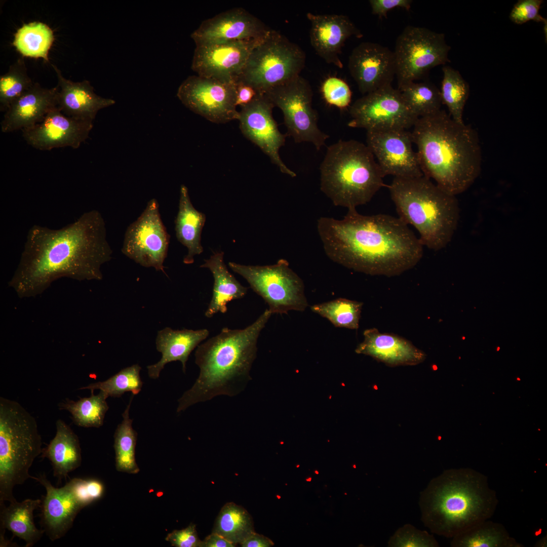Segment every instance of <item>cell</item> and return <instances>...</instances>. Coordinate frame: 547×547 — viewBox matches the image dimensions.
Returning <instances> with one entry per match:
<instances>
[{"instance_id":"1","label":"cell","mask_w":547,"mask_h":547,"mask_svg":"<svg viewBox=\"0 0 547 547\" xmlns=\"http://www.w3.org/2000/svg\"><path fill=\"white\" fill-rule=\"evenodd\" d=\"M101 213L93 210L60 229L32 226L8 285L20 298L35 297L63 278L101 280V266L112 258Z\"/></svg>"},{"instance_id":"2","label":"cell","mask_w":547,"mask_h":547,"mask_svg":"<svg viewBox=\"0 0 547 547\" xmlns=\"http://www.w3.org/2000/svg\"><path fill=\"white\" fill-rule=\"evenodd\" d=\"M317 229L327 256L347 268L371 276H399L421 260L423 246L399 217L363 215L348 209L341 220L322 217Z\"/></svg>"},{"instance_id":"3","label":"cell","mask_w":547,"mask_h":547,"mask_svg":"<svg viewBox=\"0 0 547 547\" xmlns=\"http://www.w3.org/2000/svg\"><path fill=\"white\" fill-rule=\"evenodd\" d=\"M411 131L423 175L447 192H464L479 175L482 152L476 131L445 110L418 118Z\"/></svg>"},{"instance_id":"4","label":"cell","mask_w":547,"mask_h":547,"mask_svg":"<svg viewBox=\"0 0 547 547\" xmlns=\"http://www.w3.org/2000/svg\"><path fill=\"white\" fill-rule=\"evenodd\" d=\"M272 314L268 309L242 329L223 328L217 335L199 345L195 363L199 375L192 387L178 400L177 412L220 395L233 397L251 380L250 371L257 354V343Z\"/></svg>"},{"instance_id":"5","label":"cell","mask_w":547,"mask_h":547,"mask_svg":"<svg viewBox=\"0 0 547 547\" xmlns=\"http://www.w3.org/2000/svg\"><path fill=\"white\" fill-rule=\"evenodd\" d=\"M498 503L488 477L469 467L444 471L429 482L419 502L424 525L448 538L489 520Z\"/></svg>"},{"instance_id":"6","label":"cell","mask_w":547,"mask_h":547,"mask_svg":"<svg viewBox=\"0 0 547 547\" xmlns=\"http://www.w3.org/2000/svg\"><path fill=\"white\" fill-rule=\"evenodd\" d=\"M387 187L399 218L415 228L423 247L435 251L445 248L458 223L459 208L456 196L423 175L394 177Z\"/></svg>"},{"instance_id":"7","label":"cell","mask_w":547,"mask_h":547,"mask_svg":"<svg viewBox=\"0 0 547 547\" xmlns=\"http://www.w3.org/2000/svg\"><path fill=\"white\" fill-rule=\"evenodd\" d=\"M320 188L336 206L356 207L369 202L386 186L367 145L355 140L330 145L320 167Z\"/></svg>"},{"instance_id":"8","label":"cell","mask_w":547,"mask_h":547,"mask_svg":"<svg viewBox=\"0 0 547 547\" xmlns=\"http://www.w3.org/2000/svg\"><path fill=\"white\" fill-rule=\"evenodd\" d=\"M35 418L19 403L0 398V505L16 500L14 487L32 479L29 470L42 452Z\"/></svg>"},{"instance_id":"9","label":"cell","mask_w":547,"mask_h":547,"mask_svg":"<svg viewBox=\"0 0 547 547\" xmlns=\"http://www.w3.org/2000/svg\"><path fill=\"white\" fill-rule=\"evenodd\" d=\"M303 50L279 32L270 29L253 48L236 82L265 94L300 75L305 63Z\"/></svg>"},{"instance_id":"10","label":"cell","mask_w":547,"mask_h":547,"mask_svg":"<svg viewBox=\"0 0 547 547\" xmlns=\"http://www.w3.org/2000/svg\"><path fill=\"white\" fill-rule=\"evenodd\" d=\"M232 271L243 277L268 305L272 314L303 311L308 306L301 278L284 259L269 265H245L229 262Z\"/></svg>"},{"instance_id":"11","label":"cell","mask_w":547,"mask_h":547,"mask_svg":"<svg viewBox=\"0 0 547 547\" xmlns=\"http://www.w3.org/2000/svg\"><path fill=\"white\" fill-rule=\"evenodd\" d=\"M450 49L444 34L425 27L406 26L397 37L393 51L398 89L449 62Z\"/></svg>"},{"instance_id":"12","label":"cell","mask_w":547,"mask_h":547,"mask_svg":"<svg viewBox=\"0 0 547 547\" xmlns=\"http://www.w3.org/2000/svg\"><path fill=\"white\" fill-rule=\"evenodd\" d=\"M265 94L282 111L287 133L296 143L309 142L317 150L325 145L329 136L318 126V113L312 106V91L306 79L299 75Z\"/></svg>"},{"instance_id":"13","label":"cell","mask_w":547,"mask_h":547,"mask_svg":"<svg viewBox=\"0 0 547 547\" xmlns=\"http://www.w3.org/2000/svg\"><path fill=\"white\" fill-rule=\"evenodd\" d=\"M349 127L367 131L406 130L418 119L408 108L400 90L392 85L365 94L350 106Z\"/></svg>"},{"instance_id":"14","label":"cell","mask_w":547,"mask_h":547,"mask_svg":"<svg viewBox=\"0 0 547 547\" xmlns=\"http://www.w3.org/2000/svg\"><path fill=\"white\" fill-rule=\"evenodd\" d=\"M169 243L170 235L162 221L159 203L152 199L127 227L122 252L136 263L165 274L164 263Z\"/></svg>"},{"instance_id":"15","label":"cell","mask_w":547,"mask_h":547,"mask_svg":"<svg viewBox=\"0 0 547 547\" xmlns=\"http://www.w3.org/2000/svg\"><path fill=\"white\" fill-rule=\"evenodd\" d=\"M177 96L187 108L212 123L238 120L236 82L190 75L180 85Z\"/></svg>"},{"instance_id":"16","label":"cell","mask_w":547,"mask_h":547,"mask_svg":"<svg viewBox=\"0 0 547 547\" xmlns=\"http://www.w3.org/2000/svg\"><path fill=\"white\" fill-rule=\"evenodd\" d=\"M274 107L265 94H258L251 102L241 107L238 120L240 128L245 137L266 154L282 173L294 177L296 173L286 166L279 154L286 135L279 131L273 118Z\"/></svg>"},{"instance_id":"17","label":"cell","mask_w":547,"mask_h":547,"mask_svg":"<svg viewBox=\"0 0 547 547\" xmlns=\"http://www.w3.org/2000/svg\"><path fill=\"white\" fill-rule=\"evenodd\" d=\"M366 143L384 177L407 178L423 175L417 152L413 149L411 132L367 131Z\"/></svg>"},{"instance_id":"18","label":"cell","mask_w":547,"mask_h":547,"mask_svg":"<svg viewBox=\"0 0 547 547\" xmlns=\"http://www.w3.org/2000/svg\"><path fill=\"white\" fill-rule=\"evenodd\" d=\"M263 37L196 46L191 69L201 76L236 82L251 51Z\"/></svg>"},{"instance_id":"19","label":"cell","mask_w":547,"mask_h":547,"mask_svg":"<svg viewBox=\"0 0 547 547\" xmlns=\"http://www.w3.org/2000/svg\"><path fill=\"white\" fill-rule=\"evenodd\" d=\"M242 8H236L206 19L191 34L196 46L260 39L270 30Z\"/></svg>"},{"instance_id":"20","label":"cell","mask_w":547,"mask_h":547,"mask_svg":"<svg viewBox=\"0 0 547 547\" xmlns=\"http://www.w3.org/2000/svg\"><path fill=\"white\" fill-rule=\"evenodd\" d=\"M93 126V122L65 115L56 106L41 122L22 131L26 142L38 150L64 147L75 149L87 139Z\"/></svg>"},{"instance_id":"21","label":"cell","mask_w":547,"mask_h":547,"mask_svg":"<svg viewBox=\"0 0 547 547\" xmlns=\"http://www.w3.org/2000/svg\"><path fill=\"white\" fill-rule=\"evenodd\" d=\"M348 68L359 91L365 95L391 85L396 75L393 51L372 42H362L353 49Z\"/></svg>"},{"instance_id":"22","label":"cell","mask_w":547,"mask_h":547,"mask_svg":"<svg viewBox=\"0 0 547 547\" xmlns=\"http://www.w3.org/2000/svg\"><path fill=\"white\" fill-rule=\"evenodd\" d=\"M310 23V44L317 53L327 63L343 67L339 55L349 37L362 34L346 16L337 14H306Z\"/></svg>"},{"instance_id":"23","label":"cell","mask_w":547,"mask_h":547,"mask_svg":"<svg viewBox=\"0 0 547 547\" xmlns=\"http://www.w3.org/2000/svg\"><path fill=\"white\" fill-rule=\"evenodd\" d=\"M32 479L44 486L46 490L40 505L43 529L52 541L60 539L71 528L77 514L83 508L67 483L62 487L56 488L45 474Z\"/></svg>"},{"instance_id":"24","label":"cell","mask_w":547,"mask_h":547,"mask_svg":"<svg viewBox=\"0 0 547 547\" xmlns=\"http://www.w3.org/2000/svg\"><path fill=\"white\" fill-rule=\"evenodd\" d=\"M364 340L355 351L371 357L390 367L415 366L422 363L426 355L408 340L392 333H381L375 328L365 330Z\"/></svg>"},{"instance_id":"25","label":"cell","mask_w":547,"mask_h":547,"mask_svg":"<svg viewBox=\"0 0 547 547\" xmlns=\"http://www.w3.org/2000/svg\"><path fill=\"white\" fill-rule=\"evenodd\" d=\"M57 87L47 89L38 83L15 100L5 111L1 122L4 133L31 128L41 122L57 106Z\"/></svg>"},{"instance_id":"26","label":"cell","mask_w":547,"mask_h":547,"mask_svg":"<svg viewBox=\"0 0 547 547\" xmlns=\"http://www.w3.org/2000/svg\"><path fill=\"white\" fill-rule=\"evenodd\" d=\"M51 65L58 79L57 107L65 115L93 122L99 110L115 103L113 99L97 95L88 81L72 82L65 79L56 65Z\"/></svg>"},{"instance_id":"27","label":"cell","mask_w":547,"mask_h":547,"mask_svg":"<svg viewBox=\"0 0 547 547\" xmlns=\"http://www.w3.org/2000/svg\"><path fill=\"white\" fill-rule=\"evenodd\" d=\"M209 334L206 329L174 330L166 327L158 331L155 345L157 350L162 354V358L157 363L147 367L149 377L158 378L167 363L177 361L181 363L182 371L185 373L190 354Z\"/></svg>"},{"instance_id":"28","label":"cell","mask_w":547,"mask_h":547,"mask_svg":"<svg viewBox=\"0 0 547 547\" xmlns=\"http://www.w3.org/2000/svg\"><path fill=\"white\" fill-rule=\"evenodd\" d=\"M56 434L48 446L42 449V457L51 462L54 477L59 480L79 467L82 461L79 438L61 419L56 421Z\"/></svg>"},{"instance_id":"29","label":"cell","mask_w":547,"mask_h":547,"mask_svg":"<svg viewBox=\"0 0 547 547\" xmlns=\"http://www.w3.org/2000/svg\"><path fill=\"white\" fill-rule=\"evenodd\" d=\"M223 252L214 253L200 267L208 268L214 278L213 294L205 315L211 318L214 315L227 311V303L244 297L247 288L242 285L228 271L223 259Z\"/></svg>"},{"instance_id":"30","label":"cell","mask_w":547,"mask_h":547,"mask_svg":"<svg viewBox=\"0 0 547 547\" xmlns=\"http://www.w3.org/2000/svg\"><path fill=\"white\" fill-rule=\"evenodd\" d=\"M206 219V215L192 205L187 187L181 185L175 228L177 240L187 249L183 260L186 264L193 263L194 256L203 252L201 240Z\"/></svg>"},{"instance_id":"31","label":"cell","mask_w":547,"mask_h":547,"mask_svg":"<svg viewBox=\"0 0 547 547\" xmlns=\"http://www.w3.org/2000/svg\"><path fill=\"white\" fill-rule=\"evenodd\" d=\"M42 500L26 499L21 502H10L1 506V530L6 529L14 535L23 539L25 546L34 545L42 537L45 531L38 529L33 520L34 511L40 507Z\"/></svg>"},{"instance_id":"32","label":"cell","mask_w":547,"mask_h":547,"mask_svg":"<svg viewBox=\"0 0 547 547\" xmlns=\"http://www.w3.org/2000/svg\"><path fill=\"white\" fill-rule=\"evenodd\" d=\"M453 547H521L501 524L487 520L452 538Z\"/></svg>"},{"instance_id":"33","label":"cell","mask_w":547,"mask_h":547,"mask_svg":"<svg viewBox=\"0 0 547 547\" xmlns=\"http://www.w3.org/2000/svg\"><path fill=\"white\" fill-rule=\"evenodd\" d=\"M54 41L53 31L48 25L34 21L17 30L12 44L23 57L41 58L49 62V51Z\"/></svg>"},{"instance_id":"34","label":"cell","mask_w":547,"mask_h":547,"mask_svg":"<svg viewBox=\"0 0 547 547\" xmlns=\"http://www.w3.org/2000/svg\"><path fill=\"white\" fill-rule=\"evenodd\" d=\"M254 531L252 518L249 513L242 506L230 502L221 508L212 532L236 545L240 544Z\"/></svg>"},{"instance_id":"35","label":"cell","mask_w":547,"mask_h":547,"mask_svg":"<svg viewBox=\"0 0 547 547\" xmlns=\"http://www.w3.org/2000/svg\"><path fill=\"white\" fill-rule=\"evenodd\" d=\"M134 395L122 414L123 419L114 435L115 467L118 471L137 474L140 470L135 460V447L137 434L132 427L133 420L129 417V410Z\"/></svg>"},{"instance_id":"36","label":"cell","mask_w":547,"mask_h":547,"mask_svg":"<svg viewBox=\"0 0 547 547\" xmlns=\"http://www.w3.org/2000/svg\"><path fill=\"white\" fill-rule=\"evenodd\" d=\"M443 73L440 91L442 104L449 110V114L455 122L463 124L464 107L468 99V83L457 70L449 66L442 68Z\"/></svg>"},{"instance_id":"37","label":"cell","mask_w":547,"mask_h":547,"mask_svg":"<svg viewBox=\"0 0 547 547\" xmlns=\"http://www.w3.org/2000/svg\"><path fill=\"white\" fill-rule=\"evenodd\" d=\"M398 90L408 108L418 118L441 109L440 91L429 82H412Z\"/></svg>"},{"instance_id":"38","label":"cell","mask_w":547,"mask_h":547,"mask_svg":"<svg viewBox=\"0 0 547 547\" xmlns=\"http://www.w3.org/2000/svg\"><path fill=\"white\" fill-rule=\"evenodd\" d=\"M108 397L102 391L96 395L91 392L89 397L82 398L77 401L67 400L59 407L71 413L74 423L78 426L99 427L102 425L109 408L106 401Z\"/></svg>"},{"instance_id":"39","label":"cell","mask_w":547,"mask_h":547,"mask_svg":"<svg viewBox=\"0 0 547 547\" xmlns=\"http://www.w3.org/2000/svg\"><path fill=\"white\" fill-rule=\"evenodd\" d=\"M363 305L361 302L339 298L314 304L310 309L336 327L357 330Z\"/></svg>"},{"instance_id":"40","label":"cell","mask_w":547,"mask_h":547,"mask_svg":"<svg viewBox=\"0 0 547 547\" xmlns=\"http://www.w3.org/2000/svg\"><path fill=\"white\" fill-rule=\"evenodd\" d=\"M141 367L135 364L122 369L104 381H98L81 387L80 389H89L94 392L99 389L108 397L119 398L125 392H130L137 395L141 390L142 381L140 376Z\"/></svg>"},{"instance_id":"41","label":"cell","mask_w":547,"mask_h":547,"mask_svg":"<svg viewBox=\"0 0 547 547\" xmlns=\"http://www.w3.org/2000/svg\"><path fill=\"white\" fill-rule=\"evenodd\" d=\"M28 76L23 57L12 64L0 77V109L6 111L10 104L33 84Z\"/></svg>"},{"instance_id":"42","label":"cell","mask_w":547,"mask_h":547,"mask_svg":"<svg viewBox=\"0 0 547 547\" xmlns=\"http://www.w3.org/2000/svg\"><path fill=\"white\" fill-rule=\"evenodd\" d=\"M390 547H437L439 543L433 536L411 524L399 528L388 541Z\"/></svg>"},{"instance_id":"43","label":"cell","mask_w":547,"mask_h":547,"mask_svg":"<svg viewBox=\"0 0 547 547\" xmlns=\"http://www.w3.org/2000/svg\"><path fill=\"white\" fill-rule=\"evenodd\" d=\"M72 494L83 508L100 499L104 492V486L97 479L74 478L67 482Z\"/></svg>"},{"instance_id":"44","label":"cell","mask_w":547,"mask_h":547,"mask_svg":"<svg viewBox=\"0 0 547 547\" xmlns=\"http://www.w3.org/2000/svg\"><path fill=\"white\" fill-rule=\"evenodd\" d=\"M322 93L326 102L340 109L348 107L352 93L347 84L341 79L330 77L323 83Z\"/></svg>"},{"instance_id":"45","label":"cell","mask_w":547,"mask_h":547,"mask_svg":"<svg viewBox=\"0 0 547 547\" xmlns=\"http://www.w3.org/2000/svg\"><path fill=\"white\" fill-rule=\"evenodd\" d=\"M542 3V0H520L514 6L510 19L517 24H522L531 20L546 23V19L539 13Z\"/></svg>"},{"instance_id":"46","label":"cell","mask_w":547,"mask_h":547,"mask_svg":"<svg viewBox=\"0 0 547 547\" xmlns=\"http://www.w3.org/2000/svg\"><path fill=\"white\" fill-rule=\"evenodd\" d=\"M165 539L176 547H201L202 542L194 524L181 530H174L168 534Z\"/></svg>"},{"instance_id":"47","label":"cell","mask_w":547,"mask_h":547,"mask_svg":"<svg viewBox=\"0 0 547 547\" xmlns=\"http://www.w3.org/2000/svg\"><path fill=\"white\" fill-rule=\"evenodd\" d=\"M372 13L379 18L386 17L387 12L395 8H401L409 11L412 1L411 0H370Z\"/></svg>"},{"instance_id":"48","label":"cell","mask_w":547,"mask_h":547,"mask_svg":"<svg viewBox=\"0 0 547 547\" xmlns=\"http://www.w3.org/2000/svg\"><path fill=\"white\" fill-rule=\"evenodd\" d=\"M237 88L236 105L241 107L251 102L258 95V93L251 86L241 82H236Z\"/></svg>"},{"instance_id":"49","label":"cell","mask_w":547,"mask_h":547,"mask_svg":"<svg viewBox=\"0 0 547 547\" xmlns=\"http://www.w3.org/2000/svg\"><path fill=\"white\" fill-rule=\"evenodd\" d=\"M240 545L242 547H270L273 546L274 543L268 537L254 531L244 539Z\"/></svg>"},{"instance_id":"50","label":"cell","mask_w":547,"mask_h":547,"mask_svg":"<svg viewBox=\"0 0 547 547\" xmlns=\"http://www.w3.org/2000/svg\"><path fill=\"white\" fill-rule=\"evenodd\" d=\"M236 545L221 535L212 532L202 541L201 547H234Z\"/></svg>"},{"instance_id":"51","label":"cell","mask_w":547,"mask_h":547,"mask_svg":"<svg viewBox=\"0 0 547 547\" xmlns=\"http://www.w3.org/2000/svg\"><path fill=\"white\" fill-rule=\"evenodd\" d=\"M499 349H500V347H497V350H498H498H499Z\"/></svg>"},{"instance_id":"52","label":"cell","mask_w":547,"mask_h":547,"mask_svg":"<svg viewBox=\"0 0 547 547\" xmlns=\"http://www.w3.org/2000/svg\"><path fill=\"white\" fill-rule=\"evenodd\" d=\"M517 380H521V379H520V378H519V377H518V378H517Z\"/></svg>"}]
</instances>
